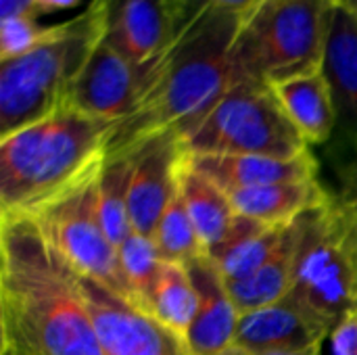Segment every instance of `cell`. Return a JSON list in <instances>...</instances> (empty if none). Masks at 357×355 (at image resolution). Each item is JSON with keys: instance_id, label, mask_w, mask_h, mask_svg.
<instances>
[{"instance_id": "3957f363", "label": "cell", "mask_w": 357, "mask_h": 355, "mask_svg": "<svg viewBox=\"0 0 357 355\" xmlns=\"http://www.w3.org/2000/svg\"><path fill=\"white\" fill-rule=\"evenodd\" d=\"M115 123L61 107L0 138V216H31L105 165Z\"/></svg>"}, {"instance_id": "836d02e7", "label": "cell", "mask_w": 357, "mask_h": 355, "mask_svg": "<svg viewBox=\"0 0 357 355\" xmlns=\"http://www.w3.org/2000/svg\"><path fill=\"white\" fill-rule=\"evenodd\" d=\"M337 2H341L343 6H347V8L357 17V0H337Z\"/></svg>"}, {"instance_id": "d4e9b609", "label": "cell", "mask_w": 357, "mask_h": 355, "mask_svg": "<svg viewBox=\"0 0 357 355\" xmlns=\"http://www.w3.org/2000/svg\"><path fill=\"white\" fill-rule=\"evenodd\" d=\"M117 251H119L123 276L134 295L136 308L151 314L155 287H157L161 266H163L155 241L151 236H144V234H138L132 230V234L121 243V247Z\"/></svg>"}, {"instance_id": "4dcf8cb0", "label": "cell", "mask_w": 357, "mask_h": 355, "mask_svg": "<svg viewBox=\"0 0 357 355\" xmlns=\"http://www.w3.org/2000/svg\"><path fill=\"white\" fill-rule=\"evenodd\" d=\"M33 15V0H0V19Z\"/></svg>"}, {"instance_id": "5bb4252c", "label": "cell", "mask_w": 357, "mask_h": 355, "mask_svg": "<svg viewBox=\"0 0 357 355\" xmlns=\"http://www.w3.org/2000/svg\"><path fill=\"white\" fill-rule=\"evenodd\" d=\"M322 73L335 100L337 128L357 155V17L337 0L331 10Z\"/></svg>"}, {"instance_id": "ba28073f", "label": "cell", "mask_w": 357, "mask_h": 355, "mask_svg": "<svg viewBox=\"0 0 357 355\" xmlns=\"http://www.w3.org/2000/svg\"><path fill=\"white\" fill-rule=\"evenodd\" d=\"M102 167L29 218H33L46 241L77 276L90 278L134 303V295L119 262V251L109 241L98 220L96 190Z\"/></svg>"}, {"instance_id": "e0dca14e", "label": "cell", "mask_w": 357, "mask_h": 355, "mask_svg": "<svg viewBox=\"0 0 357 355\" xmlns=\"http://www.w3.org/2000/svg\"><path fill=\"white\" fill-rule=\"evenodd\" d=\"M328 195L331 192L320 184L318 178L228 192L238 216L270 228L291 226L307 211L320 207Z\"/></svg>"}, {"instance_id": "8fae6325", "label": "cell", "mask_w": 357, "mask_h": 355, "mask_svg": "<svg viewBox=\"0 0 357 355\" xmlns=\"http://www.w3.org/2000/svg\"><path fill=\"white\" fill-rule=\"evenodd\" d=\"M155 65L157 61L138 65L100 38L84 63L67 105L86 115L117 123L142 100Z\"/></svg>"}, {"instance_id": "6da1fadb", "label": "cell", "mask_w": 357, "mask_h": 355, "mask_svg": "<svg viewBox=\"0 0 357 355\" xmlns=\"http://www.w3.org/2000/svg\"><path fill=\"white\" fill-rule=\"evenodd\" d=\"M2 355H105L77 274L29 216H0Z\"/></svg>"}, {"instance_id": "8992f818", "label": "cell", "mask_w": 357, "mask_h": 355, "mask_svg": "<svg viewBox=\"0 0 357 355\" xmlns=\"http://www.w3.org/2000/svg\"><path fill=\"white\" fill-rule=\"evenodd\" d=\"M335 0H261L232 44V84H276L322 69Z\"/></svg>"}, {"instance_id": "f546056e", "label": "cell", "mask_w": 357, "mask_h": 355, "mask_svg": "<svg viewBox=\"0 0 357 355\" xmlns=\"http://www.w3.org/2000/svg\"><path fill=\"white\" fill-rule=\"evenodd\" d=\"M341 192L349 199H354L357 203V155L354 157L351 163H347L343 169H341Z\"/></svg>"}, {"instance_id": "603a6c76", "label": "cell", "mask_w": 357, "mask_h": 355, "mask_svg": "<svg viewBox=\"0 0 357 355\" xmlns=\"http://www.w3.org/2000/svg\"><path fill=\"white\" fill-rule=\"evenodd\" d=\"M130 178H132V157L105 161V167L98 180V190H96L98 220L109 241L117 249L132 234L130 211H128Z\"/></svg>"}, {"instance_id": "44dd1931", "label": "cell", "mask_w": 357, "mask_h": 355, "mask_svg": "<svg viewBox=\"0 0 357 355\" xmlns=\"http://www.w3.org/2000/svg\"><path fill=\"white\" fill-rule=\"evenodd\" d=\"M287 228L289 226L270 228L253 220H247V224L243 226V230L232 243H228L224 249L207 257L215 262L224 282L245 280L251 274H255L274 255Z\"/></svg>"}, {"instance_id": "ffe728a7", "label": "cell", "mask_w": 357, "mask_h": 355, "mask_svg": "<svg viewBox=\"0 0 357 355\" xmlns=\"http://www.w3.org/2000/svg\"><path fill=\"white\" fill-rule=\"evenodd\" d=\"M299 241H301V218L287 228L274 255L255 274H251L245 280L226 282L238 316L274 305L289 297L295 278Z\"/></svg>"}, {"instance_id": "52a82bcc", "label": "cell", "mask_w": 357, "mask_h": 355, "mask_svg": "<svg viewBox=\"0 0 357 355\" xmlns=\"http://www.w3.org/2000/svg\"><path fill=\"white\" fill-rule=\"evenodd\" d=\"M182 142L190 155L291 159L310 151L272 86L259 82H234Z\"/></svg>"}, {"instance_id": "ac0fdd59", "label": "cell", "mask_w": 357, "mask_h": 355, "mask_svg": "<svg viewBox=\"0 0 357 355\" xmlns=\"http://www.w3.org/2000/svg\"><path fill=\"white\" fill-rule=\"evenodd\" d=\"M180 192L205 253L213 255L230 243L241 216L232 207L228 192L188 163V153L180 169Z\"/></svg>"}, {"instance_id": "d6a6232c", "label": "cell", "mask_w": 357, "mask_h": 355, "mask_svg": "<svg viewBox=\"0 0 357 355\" xmlns=\"http://www.w3.org/2000/svg\"><path fill=\"white\" fill-rule=\"evenodd\" d=\"M220 355H253L251 352H247V349H243V347H238V345H232V347H228L226 352H222Z\"/></svg>"}, {"instance_id": "4316f807", "label": "cell", "mask_w": 357, "mask_h": 355, "mask_svg": "<svg viewBox=\"0 0 357 355\" xmlns=\"http://www.w3.org/2000/svg\"><path fill=\"white\" fill-rule=\"evenodd\" d=\"M326 343L331 355H357V312L333 326Z\"/></svg>"}, {"instance_id": "cb8c5ba5", "label": "cell", "mask_w": 357, "mask_h": 355, "mask_svg": "<svg viewBox=\"0 0 357 355\" xmlns=\"http://www.w3.org/2000/svg\"><path fill=\"white\" fill-rule=\"evenodd\" d=\"M153 241L157 245V251L161 255V262L167 264H180L186 266L195 262L205 253V247L197 234V228L188 216L186 203L180 192V182H178V192L169 201L167 209L163 211L157 230L153 234Z\"/></svg>"}, {"instance_id": "9a60e30c", "label": "cell", "mask_w": 357, "mask_h": 355, "mask_svg": "<svg viewBox=\"0 0 357 355\" xmlns=\"http://www.w3.org/2000/svg\"><path fill=\"white\" fill-rule=\"evenodd\" d=\"M328 335L331 328L287 297L274 305L238 316L234 345L253 355H264L324 343Z\"/></svg>"}, {"instance_id": "1f68e13d", "label": "cell", "mask_w": 357, "mask_h": 355, "mask_svg": "<svg viewBox=\"0 0 357 355\" xmlns=\"http://www.w3.org/2000/svg\"><path fill=\"white\" fill-rule=\"evenodd\" d=\"M324 343H316L310 347H299V349H280V352H268L264 355H324Z\"/></svg>"}, {"instance_id": "7402d4cb", "label": "cell", "mask_w": 357, "mask_h": 355, "mask_svg": "<svg viewBox=\"0 0 357 355\" xmlns=\"http://www.w3.org/2000/svg\"><path fill=\"white\" fill-rule=\"evenodd\" d=\"M197 310L199 295L186 266L163 262L153 295L151 314L176 335L186 339L197 318Z\"/></svg>"}, {"instance_id": "9c48e42d", "label": "cell", "mask_w": 357, "mask_h": 355, "mask_svg": "<svg viewBox=\"0 0 357 355\" xmlns=\"http://www.w3.org/2000/svg\"><path fill=\"white\" fill-rule=\"evenodd\" d=\"M100 38L138 65L155 63L188 25L184 0H90Z\"/></svg>"}, {"instance_id": "4fadbf2b", "label": "cell", "mask_w": 357, "mask_h": 355, "mask_svg": "<svg viewBox=\"0 0 357 355\" xmlns=\"http://www.w3.org/2000/svg\"><path fill=\"white\" fill-rule=\"evenodd\" d=\"M186 270L199 295V310L186 345L190 355H220L236 341L238 312L211 257L201 255L186 264Z\"/></svg>"}, {"instance_id": "30bf717a", "label": "cell", "mask_w": 357, "mask_h": 355, "mask_svg": "<svg viewBox=\"0 0 357 355\" xmlns=\"http://www.w3.org/2000/svg\"><path fill=\"white\" fill-rule=\"evenodd\" d=\"M86 308L92 316L105 355H190L186 339L161 324L155 316L105 289L77 276Z\"/></svg>"}, {"instance_id": "277c9868", "label": "cell", "mask_w": 357, "mask_h": 355, "mask_svg": "<svg viewBox=\"0 0 357 355\" xmlns=\"http://www.w3.org/2000/svg\"><path fill=\"white\" fill-rule=\"evenodd\" d=\"M289 299L331 331L357 312V203L343 192L301 216Z\"/></svg>"}, {"instance_id": "83f0119b", "label": "cell", "mask_w": 357, "mask_h": 355, "mask_svg": "<svg viewBox=\"0 0 357 355\" xmlns=\"http://www.w3.org/2000/svg\"><path fill=\"white\" fill-rule=\"evenodd\" d=\"M259 2H261V0H184L188 23H190L199 13H203L205 8H222V10H228V13L238 15L241 19H245Z\"/></svg>"}, {"instance_id": "2e32d148", "label": "cell", "mask_w": 357, "mask_h": 355, "mask_svg": "<svg viewBox=\"0 0 357 355\" xmlns=\"http://www.w3.org/2000/svg\"><path fill=\"white\" fill-rule=\"evenodd\" d=\"M188 163L226 192L318 178V159L312 151L291 159L188 153Z\"/></svg>"}, {"instance_id": "7c38bea8", "label": "cell", "mask_w": 357, "mask_h": 355, "mask_svg": "<svg viewBox=\"0 0 357 355\" xmlns=\"http://www.w3.org/2000/svg\"><path fill=\"white\" fill-rule=\"evenodd\" d=\"M184 159L182 136L174 132L155 136L132 155L128 211L134 232L153 239L163 211L178 192Z\"/></svg>"}, {"instance_id": "f1b7e54d", "label": "cell", "mask_w": 357, "mask_h": 355, "mask_svg": "<svg viewBox=\"0 0 357 355\" xmlns=\"http://www.w3.org/2000/svg\"><path fill=\"white\" fill-rule=\"evenodd\" d=\"M82 0H33V15L42 17V15H50V13H59V10H69L75 8Z\"/></svg>"}, {"instance_id": "d6986e66", "label": "cell", "mask_w": 357, "mask_h": 355, "mask_svg": "<svg viewBox=\"0 0 357 355\" xmlns=\"http://www.w3.org/2000/svg\"><path fill=\"white\" fill-rule=\"evenodd\" d=\"M293 126L312 144H324L337 130V109L322 69L270 84Z\"/></svg>"}, {"instance_id": "5b68a950", "label": "cell", "mask_w": 357, "mask_h": 355, "mask_svg": "<svg viewBox=\"0 0 357 355\" xmlns=\"http://www.w3.org/2000/svg\"><path fill=\"white\" fill-rule=\"evenodd\" d=\"M98 40V19L88 4L84 13L56 23L33 50L0 61V138L65 107Z\"/></svg>"}, {"instance_id": "484cf974", "label": "cell", "mask_w": 357, "mask_h": 355, "mask_svg": "<svg viewBox=\"0 0 357 355\" xmlns=\"http://www.w3.org/2000/svg\"><path fill=\"white\" fill-rule=\"evenodd\" d=\"M54 25H44L36 15H17L0 19V61H8L33 50L52 36Z\"/></svg>"}, {"instance_id": "7a4b0ae2", "label": "cell", "mask_w": 357, "mask_h": 355, "mask_svg": "<svg viewBox=\"0 0 357 355\" xmlns=\"http://www.w3.org/2000/svg\"><path fill=\"white\" fill-rule=\"evenodd\" d=\"M241 17L222 8L199 13L157 59L138 107L115 123L105 161L132 157L159 134L186 138L232 86V44Z\"/></svg>"}]
</instances>
